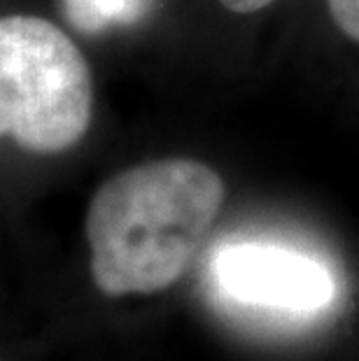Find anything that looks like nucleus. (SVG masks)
<instances>
[{"label": "nucleus", "instance_id": "f03ea898", "mask_svg": "<svg viewBox=\"0 0 359 361\" xmlns=\"http://www.w3.org/2000/svg\"><path fill=\"white\" fill-rule=\"evenodd\" d=\"M94 82L87 59L51 21L0 17V137L33 154H61L89 130Z\"/></svg>", "mask_w": 359, "mask_h": 361}, {"label": "nucleus", "instance_id": "39448f33", "mask_svg": "<svg viewBox=\"0 0 359 361\" xmlns=\"http://www.w3.org/2000/svg\"><path fill=\"white\" fill-rule=\"evenodd\" d=\"M327 7L341 33L359 42V0H327Z\"/></svg>", "mask_w": 359, "mask_h": 361}, {"label": "nucleus", "instance_id": "20e7f679", "mask_svg": "<svg viewBox=\"0 0 359 361\" xmlns=\"http://www.w3.org/2000/svg\"><path fill=\"white\" fill-rule=\"evenodd\" d=\"M68 21L82 33H103L110 26H128L152 10L154 0H61Z\"/></svg>", "mask_w": 359, "mask_h": 361}, {"label": "nucleus", "instance_id": "423d86ee", "mask_svg": "<svg viewBox=\"0 0 359 361\" xmlns=\"http://www.w3.org/2000/svg\"><path fill=\"white\" fill-rule=\"evenodd\" d=\"M219 3L224 5L229 12H236V14H252V12L264 10V7H266V5H271L273 0H219Z\"/></svg>", "mask_w": 359, "mask_h": 361}, {"label": "nucleus", "instance_id": "f257e3e1", "mask_svg": "<svg viewBox=\"0 0 359 361\" xmlns=\"http://www.w3.org/2000/svg\"><path fill=\"white\" fill-rule=\"evenodd\" d=\"M226 187L196 159L171 157L117 173L89 203L91 278L105 296L173 287L201 252Z\"/></svg>", "mask_w": 359, "mask_h": 361}, {"label": "nucleus", "instance_id": "7ed1b4c3", "mask_svg": "<svg viewBox=\"0 0 359 361\" xmlns=\"http://www.w3.org/2000/svg\"><path fill=\"white\" fill-rule=\"evenodd\" d=\"M215 278L226 296L262 308L308 312L329 303L334 282L322 264L276 245H229L215 259Z\"/></svg>", "mask_w": 359, "mask_h": 361}]
</instances>
